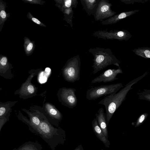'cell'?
I'll use <instances>...</instances> for the list:
<instances>
[{"mask_svg":"<svg viewBox=\"0 0 150 150\" xmlns=\"http://www.w3.org/2000/svg\"><path fill=\"white\" fill-rule=\"evenodd\" d=\"M148 73V71H146L142 76L128 82L118 92L106 96L98 103V104L105 106L106 122L108 125L115 112L125 100L129 91L133 88L132 86L146 76Z\"/></svg>","mask_w":150,"mask_h":150,"instance_id":"cell-1","label":"cell"},{"mask_svg":"<svg viewBox=\"0 0 150 150\" xmlns=\"http://www.w3.org/2000/svg\"><path fill=\"white\" fill-rule=\"evenodd\" d=\"M33 133L40 137L51 150H55L59 145H63L66 141L65 131L59 127H54L46 120L42 121L35 129Z\"/></svg>","mask_w":150,"mask_h":150,"instance_id":"cell-2","label":"cell"},{"mask_svg":"<svg viewBox=\"0 0 150 150\" xmlns=\"http://www.w3.org/2000/svg\"><path fill=\"white\" fill-rule=\"evenodd\" d=\"M89 51L94 57L92 66L94 74L112 64L120 67V60L116 57L110 49L96 47L90 49Z\"/></svg>","mask_w":150,"mask_h":150,"instance_id":"cell-3","label":"cell"},{"mask_svg":"<svg viewBox=\"0 0 150 150\" xmlns=\"http://www.w3.org/2000/svg\"><path fill=\"white\" fill-rule=\"evenodd\" d=\"M123 87L121 83L94 87L88 90L86 97L89 100H95L104 96L116 93Z\"/></svg>","mask_w":150,"mask_h":150,"instance_id":"cell-4","label":"cell"},{"mask_svg":"<svg viewBox=\"0 0 150 150\" xmlns=\"http://www.w3.org/2000/svg\"><path fill=\"white\" fill-rule=\"evenodd\" d=\"M93 35L98 38L104 40H116L119 41L128 40L132 37L129 32L124 29L111 30L109 31L99 30L95 31Z\"/></svg>","mask_w":150,"mask_h":150,"instance_id":"cell-5","label":"cell"},{"mask_svg":"<svg viewBox=\"0 0 150 150\" xmlns=\"http://www.w3.org/2000/svg\"><path fill=\"white\" fill-rule=\"evenodd\" d=\"M112 5L108 0H100L93 15L95 21L101 22L115 15L116 12L111 9Z\"/></svg>","mask_w":150,"mask_h":150,"instance_id":"cell-6","label":"cell"},{"mask_svg":"<svg viewBox=\"0 0 150 150\" xmlns=\"http://www.w3.org/2000/svg\"><path fill=\"white\" fill-rule=\"evenodd\" d=\"M122 73L120 67L117 69H109L93 79L91 83H92L101 82L106 83L113 81L118 79V78L117 77L118 74Z\"/></svg>","mask_w":150,"mask_h":150,"instance_id":"cell-7","label":"cell"},{"mask_svg":"<svg viewBox=\"0 0 150 150\" xmlns=\"http://www.w3.org/2000/svg\"><path fill=\"white\" fill-rule=\"evenodd\" d=\"M31 76H29L20 88L15 91V95H18L20 98L25 99L30 97L34 93L35 87L30 82Z\"/></svg>","mask_w":150,"mask_h":150,"instance_id":"cell-8","label":"cell"},{"mask_svg":"<svg viewBox=\"0 0 150 150\" xmlns=\"http://www.w3.org/2000/svg\"><path fill=\"white\" fill-rule=\"evenodd\" d=\"M139 11V10L137 9L127 11H124L118 14H115L109 18L103 20L100 22V23L103 25L115 24L120 20L134 14Z\"/></svg>","mask_w":150,"mask_h":150,"instance_id":"cell-9","label":"cell"},{"mask_svg":"<svg viewBox=\"0 0 150 150\" xmlns=\"http://www.w3.org/2000/svg\"><path fill=\"white\" fill-rule=\"evenodd\" d=\"M98 124L105 137L108 138V125L107 124L105 114L103 108H100L95 114Z\"/></svg>","mask_w":150,"mask_h":150,"instance_id":"cell-10","label":"cell"},{"mask_svg":"<svg viewBox=\"0 0 150 150\" xmlns=\"http://www.w3.org/2000/svg\"><path fill=\"white\" fill-rule=\"evenodd\" d=\"M92 125L93 132L96 137L103 143L106 147L109 148L110 145V142L100 127L96 118H94L92 121Z\"/></svg>","mask_w":150,"mask_h":150,"instance_id":"cell-11","label":"cell"},{"mask_svg":"<svg viewBox=\"0 0 150 150\" xmlns=\"http://www.w3.org/2000/svg\"><path fill=\"white\" fill-rule=\"evenodd\" d=\"M18 102V101H9L5 102L0 101V119L5 117H10L12 111V108Z\"/></svg>","mask_w":150,"mask_h":150,"instance_id":"cell-12","label":"cell"},{"mask_svg":"<svg viewBox=\"0 0 150 150\" xmlns=\"http://www.w3.org/2000/svg\"><path fill=\"white\" fill-rule=\"evenodd\" d=\"M42 145L37 142L28 141L13 150H42Z\"/></svg>","mask_w":150,"mask_h":150,"instance_id":"cell-13","label":"cell"},{"mask_svg":"<svg viewBox=\"0 0 150 150\" xmlns=\"http://www.w3.org/2000/svg\"><path fill=\"white\" fill-rule=\"evenodd\" d=\"M136 55L145 59L150 58V47H138L132 50Z\"/></svg>","mask_w":150,"mask_h":150,"instance_id":"cell-14","label":"cell"},{"mask_svg":"<svg viewBox=\"0 0 150 150\" xmlns=\"http://www.w3.org/2000/svg\"><path fill=\"white\" fill-rule=\"evenodd\" d=\"M100 0H88L85 1L88 13L89 15H94Z\"/></svg>","mask_w":150,"mask_h":150,"instance_id":"cell-15","label":"cell"},{"mask_svg":"<svg viewBox=\"0 0 150 150\" xmlns=\"http://www.w3.org/2000/svg\"><path fill=\"white\" fill-rule=\"evenodd\" d=\"M148 116V113L146 112L142 113L136 121L132 123L135 127H139L145 121Z\"/></svg>","mask_w":150,"mask_h":150,"instance_id":"cell-16","label":"cell"},{"mask_svg":"<svg viewBox=\"0 0 150 150\" xmlns=\"http://www.w3.org/2000/svg\"><path fill=\"white\" fill-rule=\"evenodd\" d=\"M137 94L140 100H145L150 102V90L144 89L142 91L138 92Z\"/></svg>","mask_w":150,"mask_h":150,"instance_id":"cell-17","label":"cell"},{"mask_svg":"<svg viewBox=\"0 0 150 150\" xmlns=\"http://www.w3.org/2000/svg\"><path fill=\"white\" fill-rule=\"evenodd\" d=\"M122 2L125 4H133L134 3H145L149 1V0H120Z\"/></svg>","mask_w":150,"mask_h":150,"instance_id":"cell-18","label":"cell"},{"mask_svg":"<svg viewBox=\"0 0 150 150\" xmlns=\"http://www.w3.org/2000/svg\"><path fill=\"white\" fill-rule=\"evenodd\" d=\"M9 117H5L0 119V133L3 126L9 120Z\"/></svg>","mask_w":150,"mask_h":150,"instance_id":"cell-19","label":"cell"},{"mask_svg":"<svg viewBox=\"0 0 150 150\" xmlns=\"http://www.w3.org/2000/svg\"><path fill=\"white\" fill-rule=\"evenodd\" d=\"M75 71L74 68L71 67L69 68L67 71L68 75L70 77H73L75 74Z\"/></svg>","mask_w":150,"mask_h":150,"instance_id":"cell-20","label":"cell"},{"mask_svg":"<svg viewBox=\"0 0 150 150\" xmlns=\"http://www.w3.org/2000/svg\"><path fill=\"white\" fill-rule=\"evenodd\" d=\"M50 112L51 115L52 116H54V117H55L56 120H57L55 117V116H56L57 115V111L54 108H52L50 109Z\"/></svg>","mask_w":150,"mask_h":150,"instance_id":"cell-21","label":"cell"},{"mask_svg":"<svg viewBox=\"0 0 150 150\" xmlns=\"http://www.w3.org/2000/svg\"><path fill=\"white\" fill-rule=\"evenodd\" d=\"M68 101L71 103H74L75 101V99L74 96H69L67 98Z\"/></svg>","mask_w":150,"mask_h":150,"instance_id":"cell-22","label":"cell"},{"mask_svg":"<svg viewBox=\"0 0 150 150\" xmlns=\"http://www.w3.org/2000/svg\"><path fill=\"white\" fill-rule=\"evenodd\" d=\"M71 0H67L65 2V5L67 7L70 6L71 4Z\"/></svg>","mask_w":150,"mask_h":150,"instance_id":"cell-23","label":"cell"},{"mask_svg":"<svg viewBox=\"0 0 150 150\" xmlns=\"http://www.w3.org/2000/svg\"><path fill=\"white\" fill-rule=\"evenodd\" d=\"M0 15L2 18H5L6 16V14L5 11L4 10L1 11L0 13Z\"/></svg>","mask_w":150,"mask_h":150,"instance_id":"cell-24","label":"cell"},{"mask_svg":"<svg viewBox=\"0 0 150 150\" xmlns=\"http://www.w3.org/2000/svg\"><path fill=\"white\" fill-rule=\"evenodd\" d=\"M33 44L32 43H30L27 47V50L28 51H30L32 48Z\"/></svg>","mask_w":150,"mask_h":150,"instance_id":"cell-25","label":"cell"},{"mask_svg":"<svg viewBox=\"0 0 150 150\" xmlns=\"http://www.w3.org/2000/svg\"><path fill=\"white\" fill-rule=\"evenodd\" d=\"M32 20L35 23H36L37 24H40V21L35 18H32Z\"/></svg>","mask_w":150,"mask_h":150,"instance_id":"cell-26","label":"cell"},{"mask_svg":"<svg viewBox=\"0 0 150 150\" xmlns=\"http://www.w3.org/2000/svg\"><path fill=\"white\" fill-rule=\"evenodd\" d=\"M74 150H84V149L82 146L81 145H79Z\"/></svg>","mask_w":150,"mask_h":150,"instance_id":"cell-27","label":"cell"}]
</instances>
